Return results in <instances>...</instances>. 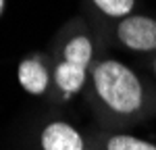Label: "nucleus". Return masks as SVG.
Returning <instances> with one entry per match:
<instances>
[{
    "instance_id": "9",
    "label": "nucleus",
    "mask_w": 156,
    "mask_h": 150,
    "mask_svg": "<svg viewBox=\"0 0 156 150\" xmlns=\"http://www.w3.org/2000/svg\"><path fill=\"white\" fill-rule=\"evenodd\" d=\"M154 75H156V59H154Z\"/></svg>"
},
{
    "instance_id": "7",
    "label": "nucleus",
    "mask_w": 156,
    "mask_h": 150,
    "mask_svg": "<svg viewBox=\"0 0 156 150\" xmlns=\"http://www.w3.org/2000/svg\"><path fill=\"white\" fill-rule=\"evenodd\" d=\"M98 6V11L104 12L106 17H112V19H125L129 17L135 0H92Z\"/></svg>"
},
{
    "instance_id": "3",
    "label": "nucleus",
    "mask_w": 156,
    "mask_h": 150,
    "mask_svg": "<svg viewBox=\"0 0 156 150\" xmlns=\"http://www.w3.org/2000/svg\"><path fill=\"white\" fill-rule=\"evenodd\" d=\"M117 38L123 46L135 52L156 50V19L146 15H129L117 25Z\"/></svg>"
},
{
    "instance_id": "5",
    "label": "nucleus",
    "mask_w": 156,
    "mask_h": 150,
    "mask_svg": "<svg viewBox=\"0 0 156 150\" xmlns=\"http://www.w3.org/2000/svg\"><path fill=\"white\" fill-rule=\"evenodd\" d=\"M17 79H19V84H21V88L25 92H29L34 96L44 94L50 84L48 69L37 59H25L17 69Z\"/></svg>"
},
{
    "instance_id": "6",
    "label": "nucleus",
    "mask_w": 156,
    "mask_h": 150,
    "mask_svg": "<svg viewBox=\"0 0 156 150\" xmlns=\"http://www.w3.org/2000/svg\"><path fill=\"white\" fill-rule=\"evenodd\" d=\"M106 150H156V146L148 140L135 136H112L106 142Z\"/></svg>"
},
{
    "instance_id": "1",
    "label": "nucleus",
    "mask_w": 156,
    "mask_h": 150,
    "mask_svg": "<svg viewBox=\"0 0 156 150\" xmlns=\"http://www.w3.org/2000/svg\"><path fill=\"white\" fill-rule=\"evenodd\" d=\"M92 81L98 98L110 111L133 115L144 104V88L140 77L119 61H102L92 71Z\"/></svg>"
},
{
    "instance_id": "8",
    "label": "nucleus",
    "mask_w": 156,
    "mask_h": 150,
    "mask_svg": "<svg viewBox=\"0 0 156 150\" xmlns=\"http://www.w3.org/2000/svg\"><path fill=\"white\" fill-rule=\"evenodd\" d=\"M2 11H4V0H0V15H2Z\"/></svg>"
},
{
    "instance_id": "2",
    "label": "nucleus",
    "mask_w": 156,
    "mask_h": 150,
    "mask_svg": "<svg viewBox=\"0 0 156 150\" xmlns=\"http://www.w3.org/2000/svg\"><path fill=\"white\" fill-rule=\"evenodd\" d=\"M94 56L90 36H73L62 48V61L54 69V81L67 96L77 94L85 84V71Z\"/></svg>"
},
{
    "instance_id": "4",
    "label": "nucleus",
    "mask_w": 156,
    "mask_h": 150,
    "mask_svg": "<svg viewBox=\"0 0 156 150\" xmlns=\"http://www.w3.org/2000/svg\"><path fill=\"white\" fill-rule=\"evenodd\" d=\"M40 146L42 150H85L79 131L65 121H52L46 125L40 136Z\"/></svg>"
}]
</instances>
